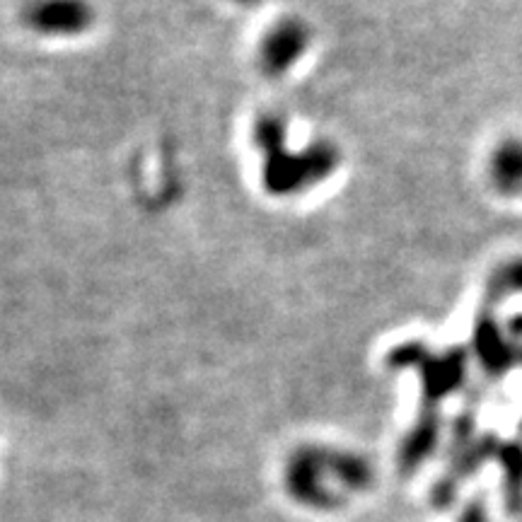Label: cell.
<instances>
[{
  "label": "cell",
  "mask_w": 522,
  "mask_h": 522,
  "mask_svg": "<svg viewBox=\"0 0 522 522\" xmlns=\"http://www.w3.org/2000/svg\"><path fill=\"white\" fill-rule=\"evenodd\" d=\"M257 143L266 153L264 184L278 196L312 187L319 179L329 177L339 162L332 145H315L305 153H286L283 150V121L274 116L257 124Z\"/></svg>",
  "instance_id": "1"
},
{
  "label": "cell",
  "mask_w": 522,
  "mask_h": 522,
  "mask_svg": "<svg viewBox=\"0 0 522 522\" xmlns=\"http://www.w3.org/2000/svg\"><path fill=\"white\" fill-rule=\"evenodd\" d=\"M327 452V448H319V445H307L290 455L283 481H286L288 496L300 506L315 510H336L344 506L346 498L324 484L329 477Z\"/></svg>",
  "instance_id": "2"
},
{
  "label": "cell",
  "mask_w": 522,
  "mask_h": 522,
  "mask_svg": "<svg viewBox=\"0 0 522 522\" xmlns=\"http://www.w3.org/2000/svg\"><path fill=\"white\" fill-rule=\"evenodd\" d=\"M25 25L39 34L73 37L90 29L95 10L87 0H32L25 5Z\"/></svg>",
  "instance_id": "3"
},
{
  "label": "cell",
  "mask_w": 522,
  "mask_h": 522,
  "mask_svg": "<svg viewBox=\"0 0 522 522\" xmlns=\"http://www.w3.org/2000/svg\"><path fill=\"white\" fill-rule=\"evenodd\" d=\"M310 44V29L298 17H283L264 34L259 46V61L266 75H283L298 63Z\"/></svg>",
  "instance_id": "4"
},
{
  "label": "cell",
  "mask_w": 522,
  "mask_h": 522,
  "mask_svg": "<svg viewBox=\"0 0 522 522\" xmlns=\"http://www.w3.org/2000/svg\"><path fill=\"white\" fill-rule=\"evenodd\" d=\"M327 469L329 477L348 493H361L370 489V484H373V467L361 455H356V452L329 450Z\"/></svg>",
  "instance_id": "5"
},
{
  "label": "cell",
  "mask_w": 522,
  "mask_h": 522,
  "mask_svg": "<svg viewBox=\"0 0 522 522\" xmlns=\"http://www.w3.org/2000/svg\"><path fill=\"white\" fill-rule=\"evenodd\" d=\"M491 179L506 196L522 199V141H506L491 158Z\"/></svg>",
  "instance_id": "6"
},
{
  "label": "cell",
  "mask_w": 522,
  "mask_h": 522,
  "mask_svg": "<svg viewBox=\"0 0 522 522\" xmlns=\"http://www.w3.org/2000/svg\"><path fill=\"white\" fill-rule=\"evenodd\" d=\"M460 522H484V513H481V508L472 506L469 510H464V515H462Z\"/></svg>",
  "instance_id": "7"
},
{
  "label": "cell",
  "mask_w": 522,
  "mask_h": 522,
  "mask_svg": "<svg viewBox=\"0 0 522 522\" xmlns=\"http://www.w3.org/2000/svg\"><path fill=\"white\" fill-rule=\"evenodd\" d=\"M232 3L245 5V8H254V5H259V0H232Z\"/></svg>",
  "instance_id": "8"
}]
</instances>
